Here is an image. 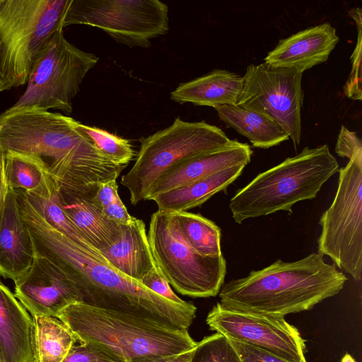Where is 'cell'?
Instances as JSON below:
<instances>
[{
  "instance_id": "6da1fadb",
  "label": "cell",
  "mask_w": 362,
  "mask_h": 362,
  "mask_svg": "<svg viewBox=\"0 0 362 362\" xmlns=\"http://www.w3.org/2000/svg\"><path fill=\"white\" fill-rule=\"evenodd\" d=\"M16 193L35 254L47 258L61 271L77 302L188 329L196 317L192 303H173L117 272L99 250L82 247L49 226L23 190L16 189Z\"/></svg>"
},
{
  "instance_id": "7a4b0ae2",
  "label": "cell",
  "mask_w": 362,
  "mask_h": 362,
  "mask_svg": "<svg viewBox=\"0 0 362 362\" xmlns=\"http://www.w3.org/2000/svg\"><path fill=\"white\" fill-rule=\"evenodd\" d=\"M60 113L25 110L0 115V152L30 158L59 186L76 187L117 179L126 168L117 165L96 148Z\"/></svg>"
},
{
  "instance_id": "3957f363",
  "label": "cell",
  "mask_w": 362,
  "mask_h": 362,
  "mask_svg": "<svg viewBox=\"0 0 362 362\" xmlns=\"http://www.w3.org/2000/svg\"><path fill=\"white\" fill-rule=\"evenodd\" d=\"M347 277L313 252L295 262L277 259L221 286L220 304L228 309L284 317L312 309L337 294Z\"/></svg>"
},
{
  "instance_id": "277c9868",
  "label": "cell",
  "mask_w": 362,
  "mask_h": 362,
  "mask_svg": "<svg viewBox=\"0 0 362 362\" xmlns=\"http://www.w3.org/2000/svg\"><path fill=\"white\" fill-rule=\"evenodd\" d=\"M339 169L327 144L305 147L295 156L257 175L230 199L229 208L237 223L279 211L292 214L300 201L316 197L322 185Z\"/></svg>"
},
{
  "instance_id": "5b68a950",
  "label": "cell",
  "mask_w": 362,
  "mask_h": 362,
  "mask_svg": "<svg viewBox=\"0 0 362 362\" xmlns=\"http://www.w3.org/2000/svg\"><path fill=\"white\" fill-rule=\"evenodd\" d=\"M57 317L69 328L78 342L106 345L127 361L148 355L177 354L197 344L188 329L80 302L67 305Z\"/></svg>"
},
{
  "instance_id": "8992f818",
  "label": "cell",
  "mask_w": 362,
  "mask_h": 362,
  "mask_svg": "<svg viewBox=\"0 0 362 362\" xmlns=\"http://www.w3.org/2000/svg\"><path fill=\"white\" fill-rule=\"evenodd\" d=\"M71 0H0V93L28 83Z\"/></svg>"
},
{
  "instance_id": "52a82bcc",
  "label": "cell",
  "mask_w": 362,
  "mask_h": 362,
  "mask_svg": "<svg viewBox=\"0 0 362 362\" xmlns=\"http://www.w3.org/2000/svg\"><path fill=\"white\" fill-rule=\"evenodd\" d=\"M231 141L216 126L176 117L169 127L141 138L134 164L120 182L129 190L131 204L136 205L146 200L150 188L169 168Z\"/></svg>"
},
{
  "instance_id": "ba28073f",
  "label": "cell",
  "mask_w": 362,
  "mask_h": 362,
  "mask_svg": "<svg viewBox=\"0 0 362 362\" xmlns=\"http://www.w3.org/2000/svg\"><path fill=\"white\" fill-rule=\"evenodd\" d=\"M147 237L158 272L178 293L192 298L218 294L226 274L223 256H203L194 250L182 236L174 213L154 212Z\"/></svg>"
},
{
  "instance_id": "9c48e42d",
  "label": "cell",
  "mask_w": 362,
  "mask_h": 362,
  "mask_svg": "<svg viewBox=\"0 0 362 362\" xmlns=\"http://www.w3.org/2000/svg\"><path fill=\"white\" fill-rule=\"evenodd\" d=\"M94 54L84 52L56 31L37 56L28 86L18 100L1 115L25 110L73 111L72 100L88 72L98 63Z\"/></svg>"
},
{
  "instance_id": "30bf717a",
  "label": "cell",
  "mask_w": 362,
  "mask_h": 362,
  "mask_svg": "<svg viewBox=\"0 0 362 362\" xmlns=\"http://www.w3.org/2000/svg\"><path fill=\"white\" fill-rule=\"evenodd\" d=\"M339 169L338 186L330 206L322 214L318 253L359 281L362 274V146Z\"/></svg>"
},
{
  "instance_id": "8fae6325",
  "label": "cell",
  "mask_w": 362,
  "mask_h": 362,
  "mask_svg": "<svg viewBox=\"0 0 362 362\" xmlns=\"http://www.w3.org/2000/svg\"><path fill=\"white\" fill-rule=\"evenodd\" d=\"M98 28L129 47L146 48L169 30L168 6L159 0H71L63 27Z\"/></svg>"
},
{
  "instance_id": "7c38bea8",
  "label": "cell",
  "mask_w": 362,
  "mask_h": 362,
  "mask_svg": "<svg viewBox=\"0 0 362 362\" xmlns=\"http://www.w3.org/2000/svg\"><path fill=\"white\" fill-rule=\"evenodd\" d=\"M303 74L264 62L250 64L243 77V88L236 103L277 124L289 136L296 149L301 139Z\"/></svg>"
},
{
  "instance_id": "4fadbf2b",
  "label": "cell",
  "mask_w": 362,
  "mask_h": 362,
  "mask_svg": "<svg viewBox=\"0 0 362 362\" xmlns=\"http://www.w3.org/2000/svg\"><path fill=\"white\" fill-rule=\"evenodd\" d=\"M211 330L288 362H307L305 341L284 317L240 312L217 303L207 315Z\"/></svg>"
},
{
  "instance_id": "5bb4252c",
  "label": "cell",
  "mask_w": 362,
  "mask_h": 362,
  "mask_svg": "<svg viewBox=\"0 0 362 362\" xmlns=\"http://www.w3.org/2000/svg\"><path fill=\"white\" fill-rule=\"evenodd\" d=\"M14 296L32 316L57 317L64 307L77 302L61 271L47 258L35 254L29 270L14 282Z\"/></svg>"
},
{
  "instance_id": "9a60e30c",
  "label": "cell",
  "mask_w": 362,
  "mask_h": 362,
  "mask_svg": "<svg viewBox=\"0 0 362 362\" xmlns=\"http://www.w3.org/2000/svg\"><path fill=\"white\" fill-rule=\"evenodd\" d=\"M252 151L245 143L232 140L218 149L182 160L166 170L148 190L146 200L189 185L226 169L250 163Z\"/></svg>"
},
{
  "instance_id": "2e32d148",
  "label": "cell",
  "mask_w": 362,
  "mask_h": 362,
  "mask_svg": "<svg viewBox=\"0 0 362 362\" xmlns=\"http://www.w3.org/2000/svg\"><path fill=\"white\" fill-rule=\"evenodd\" d=\"M339 41L335 28L324 23L279 40L264 58V63L303 73L325 62Z\"/></svg>"
},
{
  "instance_id": "e0dca14e",
  "label": "cell",
  "mask_w": 362,
  "mask_h": 362,
  "mask_svg": "<svg viewBox=\"0 0 362 362\" xmlns=\"http://www.w3.org/2000/svg\"><path fill=\"white\" fill-rule=\"evenodd\" d=\"M35 250L16 190L8 188L0 214V276L16 281L30 268Z\"/></svg>"
},
{
  "instance_id": "ac0fdd59",
  "label": "cell",
  "mask_w": 362,
  "mask_h": 362,
  "mask_svg": "<svg viewBox=\"0 0 362 362\" xmlns=\"http://www.w3.org/2000/svg\"><path fill=\"white\" fill-rule=\"evenodd\" d=\"M97 186L98 184L59 186V194L65 214L90 243L100 251L118 239L122 228L110 221L93 203Z\"/></svg>"
},
{
  "instance_id": "d6986e66",
  "label": "cell",
  "mask_w": 362,
  "mask_h": 362,
  "mask_svg": "<svg viewBox=\"0 0 362 362\" xmlns=\"http://www.w3.org/2000/svg\"><path fill=\"white\" fill-rule=\"evenodd\" d=\"M33 317L0 281V355L5 362H33Z\"/></svg>"
},
{
  "instance_id": "ffe728a7",
  "label": "cell",
  "mask_w": 362,
  "mask_h": 362,
  "mask_svg": "<svg viewBox=\"0 0 362 362\" xmlns=\"http://www.w3.org/2000/svg\"><path fill=\"white\" fill-rule=\"evenodd\" d=\"M118 239L100 250L105 262L124 276L139 282L157 268L152 256L144 222L134 217L132 223L121 226Z\"/></svg>"
},
{
  "instance_id": "44dd1931",
  "label": "cell",
  "mask_w": 362,
  "mask_h": 362,
  "mask_svg": "<svg viewBox=\"0 0 362 362\" xmlns=\"http://www.w3.org/2000/svg\"><path fill=\"white\" fill-rule=\"evenodd\" d=\"M243 83V77L235 73L214 69L180 83L170 93V99L180 104L189 103L212 107L236 105Z\"/></svg>"
},
{
  "instance_id": "7402d4cb",
  "label": "cell",
  "mask_w": 362,
  "mask_h": 362,
  "mask_svg": "<svg viewBox=\"0 0 362 362\" xmlns=\"http://www.w3.org/2000/svg\"><path fill=\"white\" fill-rule=\"evenodd\" d=\"M245 165L232 167L189 185L175 188L152 199L158 210L179 213L201 206L218 192L225 190L242 173Z\"/></svg>"
},
{
  "instance_id": "603a6c76",
  "label": "cell",
  "mask_w": 362,
  "mask_h": 362,
  "mask_svg": "<svg viewBox=\"0 0 362 362\" xmlns=\"http://www.w3.org/2000/svg\"><path fill=\"white\" fill-rule=\"evenodd\" d=\"M214 108L221 121L246 137L254 147L269 148L290 139L277 124L256 112L237 105Z\"/></svg>"
},
{
  "instance_id": "cb8c5ba5",
  "label": "cell",
  "mask_w": 362,
  "mask_h": 362,
  "mask_svg": "<svg viewBox=\"0 0 362 362\" xmlns=\"http://www.w3.org/2000/svg\"><path fill=\"white\" fill-rule=\"evenodd\" d=\"M25 193L35 211L53 228L82 247L98 250L65 214L60 204L58 183L51 175L47 173L39 187Z\"/></svg>"
},
{
  "instance_id": "d4e9b609",
  "label": "cell",
  "mask_w": 362,
  "mask_h": 362,
  "mask_svg": "<svg viewBox=\"0 0 362 362\" xmlns=\"http://www.w3.org/2000/svg\"><path fill=\"white\" fill-rule=\"evenodd\" d=\"M32 317L33 362H62L78 342L72 332L57 317Z\"/></svg>"
},
{
  "instance_id": "484cf974",
  "label": "cell",
  "mask_w": 362,
  "mask_h": 362,
  "mask_svg": "<svg viewBox=\"0 0 362 362\" xmlns=\"http://www.w3.org/2000/svg\"><path fill=\"white\" fill-rule=\"evenodd\" d=\"M174 214L182 236L194 250L203 256L223 255L221 229L216 224L200 214L187 211Z\"/></svg>"
},
{
  "instance_id": "4316f807",
  "label": "cell",
  "mask_w": 362,
  "mask_h": 362,
  "mask_svg": "<svg viewBox=\"0 0 362 362\" xmlns=\"http://www.w3.org/2000/svg\"><path fill=\"white\" fill-rule=\"evenodd\" d=\"M3 154L8 188L29 192L41 185L47 173L37 162L21 155L11 153Z\"/></svg>"
},
{
  "instance_id": "83f0119b",
  "label": "cell",
  "mask_w": 362,
  "mask_h": 362,
  "mask_svg": "<svg viewBox=\"0 0 362 362\" xmlns=\"http://www.w3.org/2000/svg\"><path fill=\"white\" fill-rule=\"evenodd\" d=\"M75 126L92 141L103 156L117 165L127 167L135 156L132 146L127 139L76 120Z\"/></svg>"
},
{
  "instance_id": "f1b7e54d",
  "label": "cell",
  "mask_w": 362,
  "mask_h": 362,
  "mask_svg": "<svg viewBox=\"0 0 362 362\" xmlns=\"http://www.w3.org/2000/svg\"><path fill=\"white\" fill-rule=\"evenodd\" d=\"M189 362H242L230 340L216 332L197 342Z\"/></svg>"
},
{
  "instance_id": "f546056e",
  "label": "cell",
  "mask_w": 362,
  "mask_h": 362,
  "mask_svg": "<svg viewBox=\"0 0 362 362\" xmlns=\"http://www.w3.org/2000/svg\"><path fill=\"white\" fill-rule=\"evenodd\" d=\"M62 362H127L109 346L95 342L75 344Z\"/></svg>"
},
{
  "instance_id": "4dcf8cb0",
  "label": "cell",
  "mask_w": 362,
  "mask_h": 362,
  "mask_svg": "<svg viewBox=\"0 0 362 362\" xmlns=\"http://www.w3.org/2000/svg\"><path fill=\"white\" fill-rule=\"evenodd\" d=\"M361 28H357V42L351 56L352 68L344 87V93L349 98L361 100Z\"/></svg>"
},
{
  "instance_id": "1f68e13d",
  "label": "cell",
  "mask_w": 362,
  "mask_h": 362,
  "mask_svg": "<svg viewBox=\"0 0 362 362\" xmlns=\"http://www.w3.org/2000/svg\"><path fill=\"white\" fill-rule=\"evenodd\" d=\"M139 283L153 293L173 303L184 304L187 302L173 291L169 283L161 275L157 268L148 272Z\"/></svg>"
},
{
  "instance_id": "d6a6232c",
  "label": "cell",
  "mask_w": 362,
  "mask_h": 362,
  "mask_svg": "<svg viewBox=\"0 0 362 362\" xmlns=\"http://www.w3.org/2000/svg\"><path fill=\"white\" fill-rule=\"evenodd\" d=\"M242 362H288L268 352L229 339Z\"/></svg>"
},
{
  "instance_id": "836d02e7",
  "label": "cell",
  "mask_w": 362,
  "mask_h": 362,
  "mask_svg": "<svg viewBox=\"0 0 362 362\" xmlns=\"http://www.w3.org/2000/svg\"><path fill=\"white\" fill-rule=\"evenodd\" d=\"M117 179L110 180L98 184L96 191L93 197V202L100 210L108 205L121 202L118 194Z\"/></svg>"
},
{
  "instance_id": "e575fe53",
  "label": "cell",
  "mask_w": 362,
  "mask_h": 362,
  "mask_svg": "<svg viewBox=\"0 0 362 362\" xmlns=\"http://www.w3.org/2000/svg\"><path fill=\"white\" fill-rule=\"evenodd\" d=\"M103 212L110 221L119 226H128L134 219V217L129 214L122 201L108 205Z\"/></svg>"
},
{
  "instance_id": "d590c367",
  "label": "cell",
  "mask_w": 362,
  "mask_h": 362,
  "mask_svg": "<svg viewBox=\"0 0 362 362\" xmlns=\"http://www.w3.org/2000/svg\"><path fill=\"white\" fill-rule=\"evenodd\" d=\"M194 349L174 355H148L139 356L127 362H189Z\"/></svg>"
},
{
  "instance_id": "8d00e7d4",
  "label": "cell",
  "mask_w": 362,
  "mask_h": 362,
  "mask_svg": "<svg viewBox=\"0 0 362 362\" xmlns=\"http://www.w3.org/2000/svg\"><path fill=\"white\" fill-rule=\"evenodd\" d=\"M8 189L4 172V155L0 152V214Z\"/></svg>"
},
{
  "instance_id": "74e56055",
  "label": "cell",
  "mask_w": 362,
  "mask_h": 362,
  "mask_svg": "<svg viewBox=\"0 0 362 362\" xmlns=\"http://www.w3.org/2000/svg\"><path fill=\"white\" fill-rule=\"evenodd\" d=\"M349 15L354 20L356 28H362V11L361 8H354L349 11Z\"/></svg>"
},
{
  "instance_id": "f35d334b",
  "label": "cell",
  "mask_w": 362,
  "mask_h": 362,
  "mask_svg": "<svg viewBox=\"0 0 362 362\" xmlns=\"http://www.w3.org/2000/svg\"><path fill=\"white\" fill-rule=\"evenodd\" d=\"M341 362H356L349 354H346L341 358Z\"/></svg>"
},
{
  "instance_id": "ab89813d",
  "label": "cell",
  "mask_w": 362,
  "mask_h": 362,
  "mask_svg": "<svg viewBox=\"0 0 362 362\" xmlns=\"http://www.w3.org/2000/svg\"><path fill=\"white\" fill-rule=\"evenodd\" d=\"M0 362H5L3 358L0 355Z\"/></svg>"
}]
</instances>
